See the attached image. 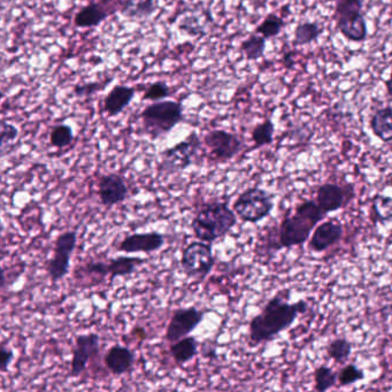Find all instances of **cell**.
I'll return each mask as SVG.
<instances>
[{"mask_svg":"<svg viewBox=\"0 0 392 392\" xmlns=\"http://www.w3.org/2000/svg\"><path fill=\"white\" fill-rule=\"evenodd\" d=\"M129 189L124 177L119 174H107L98 181L99 201L104 206L112 208L127 199Z\"/></svg>","mask_w":392,"mask_h":392,"instance_id":"14","label":"cell"},{"mask_svg":"<svg viewBox=\"0 0 392 392\" xmlns=\"http://www.w3.org/2000/svg\"><path fill=\"white\" fill-rule=\"evenodd\" d=\"M237 223V215L225 201H210L198 210L191 227L199 241L214 243L228 235Z\"/></svg>","mask_w":392,"mask_h":392,"instance_id":"3","label":"cell"},{"mask_svg":"<svg viewBox=\"0 0 392 392\" xmlns=\"http://www.w3.org/2000/svg\"><path fill=\"white\" fill-rule=\"evenodd\" d=\"M120 13L130 20H146L157 11L155 0H124Z\"/></svg>","mask_w":392,"mask_h":392,"instance_id":"21","label":"cell"},{"mask_svg":"<svg viewBox=\"0 0 392 392\" xmlns=\"http://www.w3.org/2000/svg\"><path fill=\"white\" fill-rule=\"evenodd\" d=\"M364 379V372L355 364H346L338 372V384L340 386H352L355 383L362 381Z\"/></svg>","mask_w":392,"mask_h":392,"instance_id":"33","label":"cell"},{"mask_svg":"<svg viewBox=\"0 0 392 392\" xmlns=\"http://www.w3.org/2000/svg\"><path fill=\"white\" fill-rule=\"evenodd\" d=\"M201 144L203 142L201 137L198 136L196 131H192L184 141L162 152L159 170L161 173L166 174L179 173L186 170L194 165L198 152L201 151Z\"/></svg>","mask_w":392,"mask_h":392,"instance_id":"7","label":"cell"},{"mask_svg":"<svg viewBox=\"0 0 392 392\" xmlns=\"http://www.w3.org/2000/svg\"><path fill=\"white\" fill-rule=\"evenodd\" d=\"M181 265L189 278L204 281L215 265L212 244L203 241L192 242L183 251Z\"/></svg>","mask_w":392,"mask_h":392,"instance_id":"8","label":"cell"},{"mask_svg":"<svg viewBox=\"0 0 392 392\" xmlns=\"http://www.w3.org/2000/svg\"><path fill=\"white\" fill-rule=\"evenodd\" d=\"M136 89L129 85H115L104 99V112L109 117H118L133 102Z\"/></svg>","mask_w":392,"mask_h":392,"instance_id":"18","label":"cell"},{"mask_svg":"<svg viewBox=\"0 0 392 392\" xmlns=\"http://www.w3.org/2000/svg\"><path fill=\"white\" fill-rule=\"evenodd\" d=\"M205 312L196 306L179 309L173 313L167 327L166 340L170 343L189 336L204 320Z\"/></svg>","mask_w":392,"mask_h":392,"instance_id":"11","label":"cell"},{"mask_svg":"<svg viewBox=\"0 0 392 392\" xmlns=\"http://www.w3.org/2000/svg\"><path fill=\"white\" fill-rule=\"evenodd\" d=\"M106 368L114 375H124L129 373L135 364V355L131 350L124 346L114 345L106 352Z\"/></svg>","mask_w":392,"mask_h":392,"instance_id":"19","label":"cell"},{"mask_svg":"<svg viewBox=\"0 0 392 392\" xmlns=\"http://www.w3.org/2000/svg\"><path fill=\"white\" fill-rule=\"evenodd\" d=\"M203 355L206 358L216 359V349L215 346L205 345L203 348Z\"/></svg>","mask_w":392,"mask_h":392,"instance_id":"39","label":"cell"},{"mask_svg":"<svg viewBox=\"0 0 392 392\" xmlns=\"http://www.w3.org/2000/svg\"><path fill=\"white\" fill-rule=\"evenodd\" d=\"M344 229L338 221H326L314 229L309 242V250L321 254L333 245L340 243L343 238Z\"/></svg>","mask_w":392,"mask_h":392,"instance_id":"16","label":"cell"},{"mask_svg":"<svg viewBox=\"0 0 392 392\" xmlns=\"http://www.w3.org/2000/svg\"><path fill=\"white\" fill-rule=\"evenodd\" d=\"M285 19L282 16L275 14V13H271L256 27L254 32L261 35L266 40H272V38L278 37V35L281 34V31L285 29Z\"/></svg>","mask_w":392,"mask_h":392,"instance_id":"27","label":"cell"},{"mask_svg":"<svg viewBox=\"0 0 392 392\" xmlns=\"http://www.w3.org/2000/svg\"><path fill=\"white\" fill-rule=\"evenodd\" d=\"M274 133L275 124L271 119H266L261 124H256L251 133L254 148H259L272 144L274 141Z\"/></svg>","mask_w":392,"mask_h":392,"instance_id":"28","label":"cell"},{"mask_svg":"<svg viewBox=\"0 0 392 392\" xmlns=\"http://www.w3.org/2000/svg\"><path fill=\"white\" fill-rule=\"evenodd\" d=\"M82 273L85 275H93V276H99V278H105L109 275V266L108 263L104 261H89L87 265L82 267Z\"/></svg>","mask_w":392,"mask_h":392,"instance_id":"36","label":"cell"},{"mask_svg":"<svg viewBox=\"0 0 392 392\" xmlns=\"http://www.w3.org/2000/svg\"><path fill=\"white\" fill-rule=\"evenodd\" d=\"M14 360V352L12 349H8L5 344L0 348V371L6 373Z\"/></svg>","mask_w":392,"mask_h":392,"instance_id":"37","label":"cell"},{"mask_svg":"<svg viewBox=\"0 0 392 392\" xmlns=\"http://www.w3.org/2000/svg\"><path fill=\"white\" fill-rule=\"evenodd\" d=\"M355 197L352 184L340 186L336 183H324L319 186L316 192V203L324 213L329 214L343 208Z\"/></svg>","mask_w":392,"mask_h":392,"instance_id":"13","label":"cell"},{"mask_svg":"<svg viewBox=\"0 0 392 392\" xmlns=\"http://www.w3.org/2000/svg\"><path fill=\"white\" fill-rule=\"evenodd\" d=\"M165 245V236L160 232H137L124 238L118 250L124 254H152Z\"/></svg>","mask_w":392,"mask_h":392,"instance_id":"15","label":"cell"},{"mask_svg":"<svg viewBox=\"0 0 392 392\" xmlns=\"http://www.w3.org/2000/svg\"><path fill=\"white\" fill-rule=\"evenodd\" d=\"M327 353L336 364H345L352 353V344L346 338H336L327 346Z\"/></svg>","mask_w":392,"mask_h":392,"instance_id":"29","label":"cell"},{"mask_svg":"<svg viewBox=\"0 0 392 392\" xmlns=\"http://www.w3.org/2000/svg\"><path fill=\"white\" fill-rule=\"evenodd\" d=\"M204 144L210 157L215 162L226 164L232 160L244 148V142L236 133L227 130H210L205 135Z\"/></svg>","mask_w":392,"mask_h":392,"instance_id":"9","label":"cell"},{"mask_svg":"<svg viewBox=\"0 0 392 392\" xmlns=\"http://www.w3.org/2000/svg\"><path fill=\"white\" fill-rule=\"evenodd\" d=\"M289 295V290L278 292L263 306L259 314L252 318L249 324L251 345H259L275 340L280 333L289 329L299 315L309 311V304L305 300L287 303Z\"/></svg>","mask_w":392,"mask_h":392,"instance_id":"1","label":"cell"},{"mask_svg":"<svg viewBox=\"0 0 392 392\" xmlns=\"http://www.w3.org/2000/svg\"><path fill=\"white\" fill-rule=\"evenodd\" d=\"M172 95H173V90L170 89L166 82L157 81L146 88L145 93L143 95V99L148 100V102H161Z\"/></svg>","mask_w":392,"mask_h":392,"instance_id":"32","label":"cell"},{"mask_svg":"<svg viewBox=\"0 0 392 392\" xmlns=\"http://www.w3.org/2000/svg\"><path fill=\"white\" fill-rule=\"evenodd\" d=\"M148 260L142 259L138 256H118L108 261L109 266V278L111 281L117 278H124L128 275L133 274L137 267L144 265Z\"/></svg>","mask_w":392,"mask_h":392,"instance_id":"23","label":"cell"},{"mask_svg":"<svg viewBox=\"0 0 392 392\" xmlns=\"http://www.w3.org/2000/svg\"><path fill=\"white\" fill-rule=\"evenodd\" d=\"M335 1L333 21L342 36L353 43H362L368 37L367 21L362 14L364 0H329Z\"/></svg>","mask_w":392,"mask_h":392,"instance_id":"5","label":"cell"},{"mask_svg":"<svg viewBox=\"0 0 392 392\" xmlns=\"http://www.w3.org/2000/svg\"><path fill=\"white\" fill-rule=\"evenodd\" d=\"M338 382V374L331 367L320 366L314 371V389L318 392L331 390Z\"/></svg>","mask_w":392,"mask_h":392,"instance_id":"30","label":"cell"},{"mask_svg":"<svg viewBox=\"0 0 392 392\" xmlns=\"http://www.w3.org/2000/svg\"><path fill=\"white\" fill-rule=\"evenodd\" d=\"M100 337L98 333H89L78 335L73 348V358L71 362V377H80L85 371L91 359L99 355Z\"/></svg>","mask_w":392,"mask_h":392,"instance_id":"12","label":"cell"},{"mask_svg":"<svg viewBox=\"0 0 392 392\" xmlns=\"http://www.w3.org/2000/svg\"><path fill=\"white\" fill-rule=\"evenodd\" d=\"M274 196L265 189L249 188L232 204L236 215L244 222L258 223L272 213Z\"/></svg>","mask_w":392,"mask_h":392,"instance_id":"6","label":"cell"},{"mask_svg":"<svg viewBox=\"0 0 392 392\" xmlns=\"http://www.w3.org/2000/svg\"><path fill=\"white\" fill-rule=\"evenodd\" d=\"M295 53L292 51H289V52L285 53V56H283V59H282V62H283V65L287 67V69H292L294 67L295 64Z\"/></svg>","mask_w":392,"mask_h":392,"instance_id":"38","label":"cell"},{"mask_svg":"<svg viewBox=\"0 0 392 392\" xmlns=\"http://www.w3.org/2000/svg\"><path fill=\"white\" fill-rule=\"evenodd\" d=\"M372 219L374 222L388 225L392 223L391 196L376 195L372 201Z\"/></svg>","mask_w":392,"mask_h":392,"instance_id":"25","label":"cell"},{"mask_svg":"<svg viewBox=\"0 0 392 392\" xmlns=\"http://www.w3.org/2000/svg\"><path fill=\"white\" fill-rule=\"evenodd\" d=\"M320 1H321V0H320Z\"/></svg>","mask_w":392,"mask_h":392,"instance_id":"41","label":"cell"},{"mask_svg":"<svg viewBox=\"0 0 392 392\" xmlns=\"http://www.w3.org/2000/svg\"><path fill=\"white\" fill-rule=\"evenodd\" d=\"M266 42L267 40L263 36L254 32L242 42L239 49L249 61H256L265 57Z\"/></svg>","mask_w":392,"mask_h":392,"instance_id":"26","label":"cell"},{"mask_svg":"<svg viewBox=\"0 0 392 392\" xmlns=\"http://www.w3.org/2000/svg\"><path fill=\"white\" fill-rule=\"evenodd\" d=\"M183 105L174 100H161L146 106L141 114L143 130L151 139L166 136L183 121Z\"/></svg>","mask_w":392,"mask_h":392,"instance_id":"4","label":"cell"},{"mask_svg":"<svg viewBox=\"0 0 392 392\" xmlns=\"http://www.w3.org/2000/svg\"><path fill=\"white\" fill-rule=\"evenodd\" d=\"M109 80L102 82V81H91V82H84V83L76 84L74 88V96L78 98H87L91 97L95 93L107 85Z\"/></svg>","mask_w":392,"mask_h":392,"instance_id":"34","label":"cell"},{"mask_svg":"<svg viewBox=\"0 0 392 392\" xmlns=\"http://www.w3.org/2000/svg\"><path fill=\"white\" fill-rule=\"evenodd\" d=\"M369 127L374 136L383 143L392 142V106L379 108L369 119Z\"/></svg>","mask_w":392,"mask_h":392,"instance_id":"20","label":"cell"},{"mask_svg":"<svg viewBox=\"0 0 392 392\" xmlns=\"http://www.w3.org/2000/svg\"><path fill=\"white\" fill-rule=\"evenodd\" d=\"M78 245V232L75 230L62 232L57 237L54 243V254L47 261V272L51 281H61L67 276L71 267V254Z\"/></svg>","mask_w":392,"mask_h":392,"instance_id":"10","label":"cell"},{"mask_svg":"<svg viewBox=\"0 0 392 392\" xmlns=\"http://www.w3.org/2000/svg\"><path fill=\"white\" fill-rule=\"evenodd\" d=\"M386 89L388 95H389L390 97H392V71L391 74H390L389 78L386 81Z\"/></svg>","mask_w":392,"mask_h":392,"instance_id":"40","label":"cell"},{"mask_svg":"<svg viewBox=\"0 0 392 392\" xmlns=\"http://www.w3.org/2000/svg\"><path fill=\"white\" fill-rule=\"evenodd\" d=\"M326 215L316 201H303L297 206L295 213L283 219L276 229L280 247L290 249L305 244Z\"/></svg>","mask_w":392,"mask_h":392,"instance_id":"2","label":"cell"},{"mask_svg":"<svg viewBox=\"0 0 392 392\" xmlns=\"http://www.w3.org/2000/svg\"><path fill=\"white\" fill-rule=\"evenodd\" d=\"M324 32L323 25L319 22H300L294 32V47H304L314 43Z\"/></svg>","mask_w":392,"mask_h":392,"instance_id":"24","label":"cell"},{"mask_svg":"<svg viewBox=\"0 0 392 392\" xmlns=\"http://www.w3.org/2000/svg\"><path fill=\"white\" fill-rule=\"evenodd\" d=\"M117 11H119L118 8L111 7L109 1H91L75 14L74 23L78 28H93Z\"/></svg>","mask_w":392,"mask_h":392,"instance_id":"17","label":"cell"},{"mask_svg":"<svg viewBox=\"0 0 392 392\" xmlns=\"http://www.w3.org/2000/svg\"><path fill=\"white\" fill-rule=\"evenodd\" d=\"M18 136H19L18 127L11 122H7L6 120L1 121V155L3 157L6 153V146L16 141Z\"/></svg>","mask_w":392,"mask_h":392,"instance_id":"35","label":"cell"},{"mask_svg":"<svg viewBox=\"0 0 392 392\" xmlns=\"http://www.w3.org/2000/svg\"><path fill=\"white\" fill-rule=\"evenodd\" d=\"M74 141V131L69 124H57L49 133V143L53 148H65Z\"/></svg>","mask_w":392,"mask_h":392,"instance_id":"31","label":"cell"},{"mask_svg":"<svg viewBox=\"0 0 392 392\" xmlns=\"http://www.w3.org/2000/svg\"><path fill=\"white\" fill-rule=\"evenodd\" d=\"M198 348H199V343L195 337L186 336L172 343L170 352L174 362L177 364H184L191 362L192 359L198 355Z\"/></svg>","mask_w":392,"mask_h":392,"instance_id":"22","label":"cell"}]
</instances>
